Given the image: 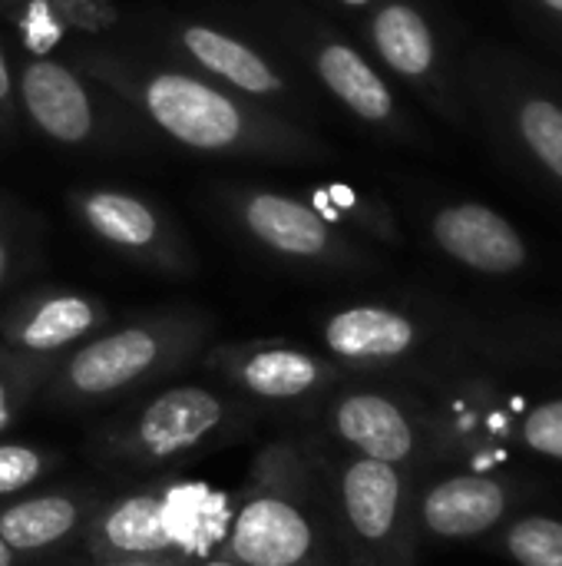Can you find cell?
Masks as SVG:
<instances>
[{"instance_id": "obj_1", "label": "cell", "mask_w": 562, "mask_h": 566, "mask_svg": "<svg viewBox=\"0 0 562 566\" xmlns=\"http://www.w3.org/2000/svg\"><path fill=\"white\" fill-rule=\"evenodd\" d=\"M225 557L245 566H338V534L315 458L295 438L258 448L222 541Z\"/></svg>"}, {"instance_id": "obj_2", "label": "cell", "mask_w": 562, "mask_h": 566, "mask_svg": "<svg viewBox=\"0 0 562 566\" xmlns=\"http://www.w3.org/2000/svg\"><path fill=\"white\" fill-rule=\"evenodd\" d=\"M209 322L192 312H166L96 332L63 358L43 385L53 408H99L142 391L185 368L205 345Z\"/></svg>"}, {"instance_id": "obj_3", "label": "cell", "mask_w": 562, "mask_h": 566, "mask_svg": "<svg viewBox=\"0 0 562 566\" xmlns=\"http://www.w3.org/2000/svg\"><path fill=\"white\" fill-rule=\"evenodd\" d=\"M252 405L212 385H169L152 391L139 408L96 434V451L106 461L132 468H162L195 458L215 444L232 441Z\"/></svg>"}, {"instance_id": "obj_4", "label": "cell", "mask_w": 562, "mask_h": 566, "mask_svg": "<svg viewBox=\"0 0 562 566\" xmlns=\"http://www.w3.org/2000/svg\"><path fill=\"white\" fill-rule=\"evenodd\" d=\"M331 524L354 566H417L411 471L348 454L328 484Z\"/></svg>"}, {"instance_id": "obj_5", "label": "cell", "mask_w": 562, "mask_h": 566, "mask_svg": "<svg viewBox=\"0 0 562 566\" xmlns=\"http://www.w3.org/2000/svg\"><path fill=\"white\" fill-rule=\"evenodd\" d=\"M132 96H139L142 113L166 136L199 153H298L308 146L278 119L245 109L219 86L189 73H149L132 86Z\"/></svg>"}, {"instance_id": "obj_6", "label": "cell", "mask_w": 562, "mask_h": 566, "mask_svg": "<svg viewBox=\"0 0 562 566\" xmlns=\"http://www.w3.org/2000/svg\"><path fill=\"white\" fill-rule=\"evenodd\" d=\"M205 365L245 405L262 408H301L331 395L344 368L325 355H315L288 342H235L209 352Z\"/></svg>"}, {"instance_id": "obj_7", "label": "cell", "mask_w": 562, "mask_h": 566, "mask_svg": "<svg viewBox=\"0 0 562 566\" xmlns=\"http://www.w3.org/2000/svg\"><path fill=\"white\" fill-rule=\"evenodd\" d=\"M325 421L331 438L358 458L414 471L431 454L427 418L384 391L344 388L328 401Z\"/></svg>"}, {"instance_id": "obj_8", "label": "cell", "mask_w": 562, "mask_h": 566, "mask_svg": "<svg viewBox=\"0 0 562 566\" xmlns=\"http://www.w3.org/2000/svg\"><path fill=\"white\" fill-rule=\"evenodd\" d=\"M176 488H136L129 494L96 504L86 524V554L96 564L126 560H182V537L176 531Z\"/></svg>"}, {"instance_id": "obj_9", "label": "cell", "mask_w": 562, "mask_h": 566, "mask_svg": "<svg viewBox=\"0 0 562 566\" xmlns=\"http://www.w3.org/2000/svg\"><path fill=\"white\" fill-rule=\"evenodd\" d=\"M79 222L109 249L146 262L162 272H189V252L166 222V216L146 199L119 189H83L73 192Z\"/></svg>"}, {"instance_id": "obj_10", "label": "cell", "mask_w": 562, "mask_h": 566, "mask_svg": "<svg viewBox=\"0 0 562 566\" xmlns=\"http://www.w3.org/2000/svg\"><path fill=\"white\" fill-rule=\"evenodd\" d=\"M109 322V308L70 289H40L0 315V345L33 358H63Z\"/></svg>"}, {"instance_id": "obj_11", "label": "cell", "mask_w": 562, "mask_h": 566, "mask_svg": "<svg viewBox=\"0 0 562 566\" xmlns=\"http://www.w3.org/2000/svg\"><path fill=\"white\" fill-rule=\"evenodd\" d=\"M232 209L238 226L272 255L291 262H344L348 249L318 206L282 192H235Z\"/></svg>"}, {"instance_id": "obj_12", "label": "cell", "mask_w": 562, "mask_h": 566, "mask_svg": "<svg viewBox=\"0 0 562 566\" xmlns=\"http://www.w3.org/2000/svg\"><path fill=\"white\" fill-rule=\"evenodd\" d=\"M513 491L494 474H450L414 497L417 531L431 541H474L510 514Z\"/></svg>"}, {"instance_id": "obj_13", "label": "cell", "mask_w": 562, "mask_h": 566, "mask_svg": "<svg viewBox=\"0 0 562 566\" xmlns=\"http://www.w3.org/2000/svg\"><path fill=\"white\" fill-rule=\"evenodd\" d=\"M434 242L460 265L484 275H510L527 265L523 235L490 206L457 202L434 216Z\"/></svg>"}, {"instance_id": "obj_14", "label": "cell", "mask_w": 562, "mask_h": 566, "mask_svg": "<svg viewBox=\"0 0 562 566\" xmlns=\"http://www.w3.org/2000/svg\"><path fill=\"white\" fill-rule=\"evenodd\" d=\"M321 342L341 368H381L407 358L421 345V328L388 305H348L325 318Z\"/></svg>"}, {"instance_id": "obj_15", "label": "cell", "mask_w": 562, "mask_h": 566, "mask_svg": "<svg viewBox=\"0 0 562 566\" xmlns=\"http://www.w3.org/2000/svg\"><path fill=\"white\" fill-rule=\"evenodd\" d=\"M20 99L40 133L63 146H79L93 136L96 113L83 80L56 60H30L20 70Z\"/></svg>"}, {"instance_id": "obj_16", "label": "cell", "mask_w": 562, "mask_h": 566, "mask_svg": "<svg viewBox=\"0 0 562 566\" xmlns=\"http://www.w3.org/2000/svg\"><path fill=\"white\" fill-rule=\"evenodd\" d=\"M93 511V501L66 491L17 497L7 507H0V537L10 544L17 557H40L79 537Z\"/></svg>"}, {"instance_id": "obj_17", "label": "cell", "mask_w": 562, "mask_h": 566, "mask_svg": "<svg viewBox=\"0 0 562 566\" xmlns=\"http://www.w3.org/2000/svg\"><path fill=\"white\" fill-rule=\"evenodd\" d=\"M182 50L212 76L232 83L235 90L248 93V96H278L285 90V80L278 76V70L262 60L252 46H245L242 40L205 27V23H189L179 30Z\"/></svg>"}, {"instance_id": "obj_18", "label": "cell", "mask_w": 562, "mask_h": 566, "mask_svg": "<svg viewBox=\"0 0 562 566\" xmlns=\"http://www.w3.org/2000/svg\"><path fill=\"white\" fill-rule=\"evenodd\" d=\"M315 70L321 83L364 123H388L394 116V96L378 70L348 43L328 40L315 50Z\"/></svg>"}, {"instance_id": "obj_19", "label": "cell", "mask_w": 562, "mask_h": 566, "mask_svg": "<svg viewBox=\"0 0 562 566\" xmlns=\"http://www.w3.org/2000/svg\"><path fill=\"white\" fill-rule=\"evenodd\" d=\"M371 43L378 56L401 76L421 80L437 63L434 30L424 13L411 3H384L371 20Z\"/></svg>"}, {"instance_id": "obj_20", "label": "cell", "mask_w": 562, "mask_h": 566, "mask_svg": "<svg viewBox=\"0 0 562 566\" xmlns=\"http://www.w3.org/2000/svg\"><path fill=\"white\" fill-rule=\"evenodd\" d=\"M56 358H33L0 345V434H7L43 391Z\"/></svg>"}, {"instance_id": "obj_21", "label": "cell", "mask_w": 562, "mask_h": 566, "mask_svg": "<svg viewBox=\"0 0 562 566\" xmlns=\"http://www.w3.org/2000/svg\"><path fill=\"white\" fill-rule=\"evenodd\" d=\"M500 547L520 566H562V521L530 514L507 527Z\"/></svg>"}, {"instance_id": "obj_22", "label": "cell", "mask_w": 562, "mask_h": 566, "mask_svg": "<svg viewBox=\"0 0 562 566\" xmlns=\"http://www.w3.org/2000/svg\"><path fill=\"white\" fill-rule=\"evenodd\" d=\"M517 129L527 149L556 176L562 179V106L553 99L530 96L517 109Z\"/></svg>"}, {"instance_id": "obj_23", "label": "cell", "mask_w": 562, "mask_h": 566, "mask_svg": "<svg viewBox=\"0 0 562 566\" xmlns=\"http://www.w3.org/2000/svg\"><path fill=\"white\" fill-rule=\"evenodd\" d=\"M56 454L40 448V444H23V441H0V501L20 497L33 484H40L53 468Z\"/></svg>"}, {"instance_id": "obj_24", "label": "cell", "mask_w": 562, "mask_h": 566, "mask_svg": "<svg viewBox=\"0 0 562 566\" xmlns=\"http://www.w3.org/2000/svg\"><path fill=\"white\" fill-rule=\"evenodd\" d=\"M520 441L550 458V461H562V398L560 401H547V405H537L523 424H520Z\"/></svg>"}, {"instance_id": "obj_25", "label": "cell", "mask_w": 562, "mask_h": 566, "mask_svg": "<svg viewBox=\"0 0 562 566\" xmlns=\"http://www.w3.org/2000/svg\"><path fill=\"white\" fill-rule=\"evenodd\" d=\"M10 269H13V242H10V232L0 222V289L10 279Z\"/></svg>"}, {"instance_id": "obj_26", "label": "cell", "mask_w": 562, "mask_h": 566, "mask_svg": "<svg viewBox=\"0 0 562 566\" xmlns=\"http://www.w3.org/2000/svg\"><path fill=\"white\" fill-rule=\"evenodd\" d=\"M10 99H13V80H10V66L3 60V50H0V106L7 109Z\"/></svg>"}, {"instance_id": "obj_27", "label": "cell", "mask_w": 562, "mask_h": 566, "mask_svg": "<svg viewBox=\"0 0 562 566\" xmlns=\"http://www.w3.org/2000/svg\"><path fill=\"white\" fill-rule=\"evenodd\" d=\"M182 566H245L225 554H215V557H205V560H195V564H182Z\"/></svg>"}, {"instance_id": "obj_28", "label": "cell", "mask_w": 562, "mask_h": 566, "mask_svg": "<svg viewBox=\"0 0 562 566\" xmlns=\"http://www.w3.org/2000/svg\"><path fill=\"white\" fill-rule=\"evenodd\" d=\"M96 566H182V560H126V564H96Z\"/></svg>"}, {"instance_id": "obj_29", "label": "cell", "mask_w": 562, "mask_h": 566, "mask_svg": "<svg viewBox=\"0 0 562 566\" xmlns=\"http://www.w3.org/2000/svg\"><path fill=\"white\" fill-rule=\"evenodd\" d=\"M17 560H20V557H17V554L10 551V544L0 537V566H17Z\"/></svg>"}, {"instance_id": "obj_30", "label": "cell", "mask_w": 562, "mask_h": 566, "mask_svg": "<svg viewBox=\"0 0 562 566\" xmlns=\"http://www.w3.org/2000/svg\"><path fill=\"white\" fill-rule=\"evenodd\" d=\"M547 10H553V13H562V0H540Z\"/></svg>"}, {"instance_id": "obj_31", "label": "cell", "mask_w": 562, "mask_h": 566, "mask_svg": "<svg viewBox=\"0 0 562 566\" xmlns=\"http://www.w3.org/2000/svg\"><path fill=\"white\" fill-rule=\"evenodd\" d=\"M344 3H351V7H364V3H371V0H344Z\"/></svg>"}]
</instances>
